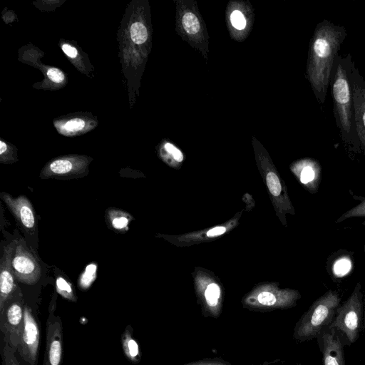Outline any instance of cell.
Segmentation results:
<instances>
[{
    "instance_id": "cell-30",
    "label": "cell",
    "mask_w": 365,
    "mask_h": 365,
    "mask_svg": "<svg viewBox=\"0 0 365 365\" xmlns=\"http://www.w3.org/2000/svg\"><path fill=\"white\" fill-rule=\"evenodd\" d=\"M165 150L170 153L173 157L178 162H181L183 160V155L180 150L175 148L173 145L167 143L165 145Z\"/></svg>"
},
{
    "instance_id": "cell-8",
    "label": "cell",
    "mask_w": 365,
    "mask_h": 365,
    "mask_svg": "<svg viewBox=\"0 0 365 365\" xmlns=\"http://www.w3.org/2000/svg\"><path fill=\"white\" fill-rule=\"evenodd\" d=\"M12 268L14 277L25 284H36L41 275L40 265L21 240L16 243L12 258Z\"/></svg>"
},
{
    "instance_id": "cell-7",
    "label": "cell",
    "mask_w": 365,
    "mask_h": 365,
    "mask_svg": "<svg viewBox=\"0 0 365 365\" xmlns=\"http://www.w3.org/2000/svg\"><path fill=\"white\" fill-rule=\"evenodd\" d=\"M51 303L46 328V349L42 365H61L63 356V323Z\"/></svg>"
},
{
    "instance_id": "cell-33",
    "label": "cell",
    "mask_w": 365,
    "mask_h": 365,
    "mask_svg": "<svg viewBox=\"0 0 365 365\" xmlns=\"http://www.w3.org/2000/svg\"><path fill=\"white\" fill-rule=\"evenodd\" d=\"M7 150V145L3 141H0V155L4 154Z\"/></svg>"
},
{
    "instance_id": "cell-11",
    "label": "cell",
    "mask_w": 365,
    "mask_h": 365,
    "mask_svg": "<svg viewBox=\"0 0 365 365\" xmlns=\"http://www.w3.org/2000/svg\"><path fill=\"white\" fill-rule=\"evenodd\" d=\"M17 240H14L5 245L1 257L0 264V311L6 302L11 297L18 287L14 283V274L12 268V258Z\"/></svg>"
},
{
    "instance_id": "cell-17",
    "label": "cell",
    "mask_w": 365,
    "mask_h": 365,
    "mask_svg": "<svg viewBox=\"0 0 365 365\" xmlns=\"http://www.w3.org/2000/svg\"><path fill=\"white\" fill-rule=\"evenodd\" d=\"M0 350L3 365H21L16 356V353L8 344L2 336L1 337Z\"/></svg>"
},
{
    "instance_id": "cell-32",
    "label": "cell",
    "mask_w": 365,
    "mask_h": 365,
    "mask_svg": "<svg viewBox=\"0 0 365 365\" xmlns=\"http://www.w3.org/2000/svg\"><path fill=\"white\" fill-rule=\"evenodd\" d=\"M225 231H226V229L224 227H214V228L210 230L207 232V235L209 237H213V236L223 234L224 232H225Z\"/></svg>"
},
{
    "instance_id": "cell-23",
    "label": "cell",
    "mask_w": 365,
    "mask_h": 365,
    "mask_svg": "<svg viewBox=\"0 0 365 365\" xmlns=\"http://www.w3.org/2000/svg\"><path fill=\"white\" fill-rule=\"evenodd\" d=\"M351 267V263L349 259L342 257L337 259L333 266V271L336 276L343 277L346 275Z\"/></svg>"
},
{
    "instance_id": "cell-24",
    "label": "cell",
    "mask_w": 365,
    "mask_h": 365,
    "mask_svg": "<svg viewBox=\"0 0 365 365\" xmlns=\"http://www.w3.org/2000/svg\"><path fill=\"white\" fill-rule=\"evenodd\" d=\"M220 294V290L216 284H210L205 292L207 302L210 306H215L217 303V299Z\"/></svg>"
},
{
    "instance_id": "cell-27",
    "label": "cell",
    "mask_w": 365,
    "mask_h": 365,
    "mask_svg": "<svg viewBox=\"0 0 365 365\" xmlns=\"http://www.w3.org/2000/svg\"><path fill=\"white\" fill-rule=\"evenodd\" d=\"M85 126V122L79 118L72 119L66 123L64 128L68 131L81 130Z\"/></svg>"
},
{
    "instance_id": "cell-31",
    "label": "cell",
    "mask_w": 365,
    "mask_h": 365,
    "mask_svg": "<svg viewBox=\"0 0 365 365\" xmlns=\"http://www.w3.org/2000/svg\"><path fill=\"white\" fill-rule=\"evenodd\" d=\"M62 50L68 56L71 58H75L78 53L76 48L66 43L62 46Z\"/></svg>"
},
{
    "instance_id": "cell-1",
    "label": "cell",
    "mask_w": 365,
    "mask_h": 365,
    "mask_svg": "<svg viewBox=\"0 0 365 365\" xmlns=\"http://www.w3.org/2000/svg\"><path fill=\"white\" fill-rule=\"evenodd\" d=\"M347 36L344 26L324 19L319 22L311 41L308 79L317 100L324 104L329 86L334 61Z\"/></svg>"
},
{
    "instance_id": "cell-21",
    "label": "cell",
    "mask_w": 365,
    "mask_h": 365,
    "mask_svg": "<svg viewBox=\"0 0 365 365\" xmlns=\"http://www.w3.org/2000/svg\"><path fill=\"white\" fill-rule=\"evenodd\" d=\"M182 24L185 31L189 34H195L200 30V22L197 17L191 12L184 14Z\"/></svg>"
},
{
    "instance_id": "cell-3",
    "label": "cell",
    "mask_w": 365,
    "mask_h": 365,
    "mask_svg": "<svg viewBox=\"0 0 365 365\" xmlns=\"http://www.w3.org/2000/svg\"><path fill=\"white\" fill-rule=\"evenodd\" d=\"M339 305L340 297L336 291L329 290L319 297L297 324V339L307 341L317 338L331 324Z\"/></svg>"
},
{
    "instance_id": "cell-16",
    "label": "cell",
    "mask_w": 365,
    "mask_h": 365,
    "mask_svg": "<svg viewBox=\"0 0 365 365\" xmlns=\"http://www.w3.org/2000/svg\"><path fill=\"white\" fill-rule=\"evenodd\" d=\"M97 264L91 263L86 266L83 272L81 274L78 284L83 290L88 289L96 278Z\"/></svg>"
},
{
    "instance_id": "cell-29",
    "label": "cell",
    "mask_w": 365,
    "mask_h": 365,
    "mask_svg": "<svg viewBox=\"0 0 365 365\" xmlns=\"http://www.w3.org/2000/svg\"><path fill=\"white\" fill-rule=\"evenodd\" d=\"M47 76L50 80L55 83H61L64 79L63 73L56 68H51L47 71Z\"/></svg>"
},
{
    "instance_id": "cell-15",
    "label": "cell",
    "mask_w": 365,
    "mask_h": 365,
    "mask_svg": "<svg viewBox=\"0 0 365 365\" xmlns=\"http://www.w3.org/2000/svg\"><path fill=\"white\" fill-rule=\"evenodd\" d=\"M133 334V328L128 325L121 335L120 340L125 356L130 363L136 364L140 361V353L138 344Z\"/></svg>"
},
{
    "instance_id": "cell-19",
    "label": "cell",
    "mask_w": 365,
    "mask_h": 365,
    "mask_svg": "<svg viewBox=\"0 0 365 365\" xmlns=\"http://www.w3.org/2000/svg\"><path fill=\"white\" fill-rule=\"evenodd\" d=\"M56 292L62 297L71 302L76 301V297L71 283L63 277H58L56 278Z\"/></svg>"
},
{
    "instance_id": "cell-5",
    "label": "cell",
    "mask_w": 365,
    "mask_h": 365,
    "mask_svg": "<svg viewBox=\"0 0 365 365\" xmlns=\"http://www.w3.org/2000/svg\"><path fill=\"white\" fill-rule=\"evenodd\" d=\"M38 312L24 300V324L17 349L21 365H37L41 337Z\"/></svg>"
},
{
    "instance_id": "cell-13",
    "label": "cell",
    "mask_w": 365,
    "mask_h": 365,
    "mask_svg": "<svg viewBox=\"0 0 365 365\" xmlns=\"http://www.w3.org/2000/svg\"><path fill=\"white\" fill-rule=\"evenodd\" d=\"M0 197L24 230L28 232L33 230L36 225V218L29 200L25 195L13 197L5 192H1Z\"/></svg>"
},
{
    "instance_id": "cell-34",
    "label": "cell",
    "mask_w": 365,
    "mask_h": 365,
    "mask_svg": "<svg viewBox=\"0 0 365 365\" xmlns=\"http://www.w3.org/2000/svg\"><path fill=\"white\" fill-rule=\"evenodd\" d=\"M298 365H299V364H298Z\"/></svg>"
},
{
    "instance_id": "cell-18",
    "label": "cell",
    "mask_w": 365,
    "mask_h": 365,
    "mask_svg": "<svg viewBox=\"0 0 365 365\" xmlns=\"http://www.w3.org/2000/svg\"><path fill=\"white\" fill-rule=\"evenodd\" d=\"M111 226L117 230H125L130 221L127 213L120 210H111L108 215Z\"/></svg>"
},
{
    "instance_id": "cell-6",
    "label": "cell",
    "mask_w": 365,
    "mask_h": 365,
    "mask_svg": "<svg viewBox=\"0 0 365 365\" xmlns=\"http://www.w3.org/2000/svg\"><path fill=\"white\" fill-rule=\"evenodd\" d=\"M24 317V299L18 287L0 311L1 336L16 353Z\"/></svg>"
},
{
    "instance_id": "cell-12",
    "label": "cell",
    "mask_w": 365,
    "mask_h": 365,
    "mask_svg": "<svg viewBox=\"0 0 365 365\" xmlns=\"http://www.w3.org/2000/svg\"><path fill=\"white\" fill-rule=\"evenodd\" d=\"M85 161L76 158H58L51 161L45 167L41 174V179H73L85 174Z\"/></svg>"
},
{
    "instance_id": "cell-2",
    "label": "cell",
    "mask_w": 365,
    "mask_h": 365,
    "mask_svg": "<svg viewBox=\"0 0 365 365\" xmlns=\"http://www.w3.org/2000/svg\"><path fill=\"white\" fill-rule=\"evenodd\" d=\"M354 61L350 53L338 55L334 61L329 86L334 103V115L344 143L360 152L354 113L349 73Z\"/></svg>"
},
{
    "instance_id": "cell-10",
    "label": "cell",
    "mask_w": 365,
    "mask_h": 365,
    "mask_svg": "<svg viewBox=\"0 0 365 365\" xmlns=\"http://www.w3.org/2000/svg\"><path fill=\"white\" fill-rule=\"evenodd\" d=\"M341 334L335 329L327 327L317 337L323 365H345Z\"/></svg>"
},
{
    "instance_id": "cell-26",
    "label": "cell",
    "mask_w": 365,
    "mask_h": 365,
    "mask_svg": "<svg viewBox=\"0 0 365 365\" xmlns=\"http://www.w3.org/2000/svg\"><path fill=\"white\" fill-rule=\"evenodd\" d=\"M230 20L232 25L237 29L242 30L246 26L245 18L240 11H234L230 16Z\"/></svg>"
},
{
    "instance_id": "cell-4",
    "label": "cell",
    "mask_w": 365,
    "mask_h": 365,
    "mask_svg": "<svg viewBox=\"0 0 365 365\" xmlns=\"http://www.w3.org/2000/svg\"><path fill=\"white\" fill-rule=\"evenodd\" d=\"M364 311L361 284L357 283L350 297L338 307L334 319L327 327L335 329L349 342L354 343L363 329Z\"/></svg>"
},
{
    "instance_id": "cell-14",
    "label": "cell",
    "mask_w": 365,
    "mask_h": 365,
    "mask_svg": "<svg viewBox=\"0 0 365 365\" xmlns=\"http://www.w3.org/2000/svg\"><path fill=\"white\" fill-rule=\"evenodd\" d=\"M302 183L308 185L312 190H317L321 180V166L315 160L304 161L299 173Z\"/></svg>"
},
{
    "instance_id": "cell-20",
    "label": "cell",
    "mask_w": 365,
    "mask_h": 365,
    "mask_svg": "<svg viewBox=\"0 0 365 365\" xmlns=\"http://www.w3.org/2000/svg\"><path fill=\"white\" fill-rule=\"evenodd\" d=\"M130 37L136 44L143 43L148 38L146 27L140 22L133 23L130 26Z\"/></svg>"
},
{
    "instance_id": "cell-9",
    "label": "cell",
    "mask_w": 365,
    "mask_h": 365,
    "mask_svg": "<svg viewBox=\"0 0 365 365\" xmlns=\"http://www.w3.org/2000/svg\"><path fill=\"white\" fill-rule=\"evenodd\" d=\"M353 96L356 130L360 149L365 153V80L356 67L354 61L349 73Z\"/></svg>"
},
{
    "instance_id": "cell-25",
    "label": "cell",
    "mask_w": 365,
    "mask_h": 365,
    "mask_svg": "<svg viewBox=\"0 0 365 365\" xmlns=\"http://www.w3.org/2000/svg\"><path fill=\"white\" fill-rule=\"evenodd\" d=\"M267 183L270 192L274 196L279 195L282 190L281 184L278 177L274 173H269L267 176Z\"/></svg>"
},
{
    "instance_id": "cell-22",
    "label": "cell",
    "mask_w": 365,
    "mask_h": 365,
    "mask_svg": "<svg viewBox=\"0 0 365 365\" xmlns=\"http://www.w3.org/2000/svg\"><path fill=\"white\" fill-rule=\"evenodd\" d=\"M355 217H365V199L359 204L344 213L336 222H340L349 218Z\"/></svg>"
},
{
    "instance_id": "cell-28",
    "label": "cell",
    "mask_w": 365,
    "mask_h": 365,
    "mask_svg": "<svg viewBox=\"0 0 365 365\" xmlns=\"http://www.w3.org/2000/svg\"><path fill=\"white\" fill-rule=\"evenodd\" d=\"M257 299L260 304L267 306L273 305L276 302L275 296L273 294L268 292H261L258 295Z\"/></svg>"
}]
</instances>
